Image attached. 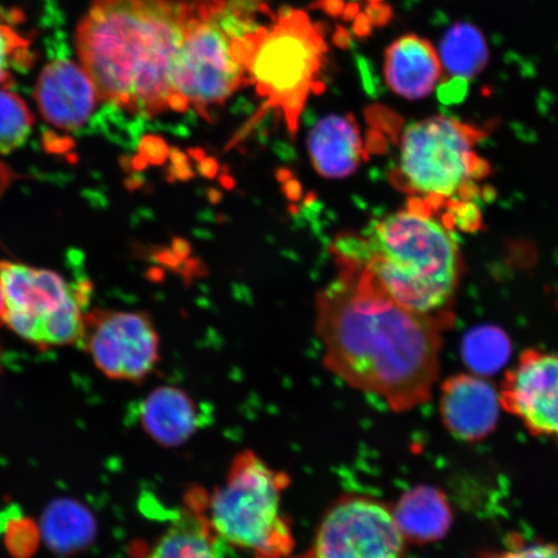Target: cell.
<instances>
[{
    "instance_id": "6da1fadb",
    "label": "cell",
    "mask_w": 558,
    "mask_h": 558,
    "mask_svg": "<svg viewBox=\"0 0 558 558\" xmlns=\"http://www.w3.org/2000/svg\"><path fill=\"white\" fill-rule=\"evenodd\" d=\"M316 330L326 368L349 387L380 397L395 413L430 400L444 330L364 277L339 269L317 298Z\"/></svg>"
},
{
    "instance_id": "7a4b0ae2",
    "label": "cell",
    "mask_w": 558,
    "mask_h": 558,
    "mask_svg": "<svg viewBox=\"0 0 558 558\" xmlns=\"http://www.w3.org/2000/svg\"><path fill=\"white\" fill-rule=\"evenodd\" d=\"M193 16V0H94L75 46L101 101L144 116L172 110V70Z\"/></svg>"
},
{
    "instance_id": "3957f363",
    "label": "cell",
    "mask_w": 558,
    "mask_h": 558,
    "mask_svg": "<svg viewBox=\"0 0 558 558\" xmlns=\"http://www.w3.org/2000/svg\"><path fill=\"white\" fill-rule=\"evenodd\" d=\"M339 269L351 270L396 303L448 329L462 259L444 219L411 199L402 211L375 222L366 234H347L332 244Z\"/></svg>"
},
{
    "instance_id": "277c9868",
    "label": "cell",
    "mask_w": 558,
    "mask_h": 558,
    "mask_svg": "<svg viewBox=\"0 0 558 558\" xmlns=\"http://www.w3.org/2000/svg\"><path fill=\"white\" fill-rule=\"evenodd\" d=\"M194 16L174 61L172 110L206 114L248 82L265 26L260 0H193Z\"/></svg>"
},
{
    "instance_id": "5b68a950",
    "label": "cell",
    "mask_w": 558,
    "mask_h": 558,
    "mask_svg": "<svg viewBox=\"0 0 558 558\" xmlns=\"http://www.w3.org/2000/svg\"><path fill=\"white\" fill-rule=\"evenodd\" d=\"M289 486L288 473L243 450L230 463L225 483L207 495L209 525L227 546L251 558H290L295 535L282 507Z\"/></svg>"
},
{
    "instance_id": "8992f818",
    "label": "cell",
    "mask_w": 558,
    "mask_h": 558,
    "mask_svg": "<svg viewBox=\"0 0 558 558\" xmlns=\"http://www.w3.org/2000/svg\"><path fill=\"white\" fill-rule=\"evenodd\" d=\"M483 135L472 125L444 116L409 125L395 183L434 213L446 205L469 204L488 170L477 151Z\"/></svg>"
},
{
    "instance_id": "52a82bcc",
    "label": "cell",
    "mask_w": 558,
    "mask_h": 558,
    "mask_svg": "<svg viewBox=\"0 0 558 558\" xmlns=\"http://www.w3.org/2000/svg\"><path fill=\"white\" fill-rule=\"evenodd\" d=\"M326 53L323 29L304 12L282 13L265 26L251 60L248 82L270 107L281 111L290 130L296 129L306 100L320 85Z\"/></svg>"
},
{
    "instance_id": "ba28073f",
    "label": "cell",
    "mask_w": 558,
    "mask_h": 558,
    "mask_svg": "<svg viewBox=\"0 0 558 558\" xmlns=\"http://www.w3.org/2000/svg\"><path fill=\"white\" fill-rule=\"evenodd\" d=\"M3 324L35 347L80 344L90 288L50 269L0 262Z\"/></svg>"
},
{
    "instance_id": "9c48e42d",
    "label": "cell",
    "mask_w": 558,
    "mask_h": 558,
    "mask_svg": "<svg viewBox=\"0 0 558 558\" xmlns=\"http://www.w3.org/2000/svg\"><path fill=\"white\" fill-rule=\"evenodd\" d=\"M407 539L392 508L362 495L341 497L327 509L311 546L290 558H404Z\"/></svg>"
},
{
    "instance_id": "30bf717a",
    "label": "cell",
    "mask_w": 558,
    "mask_h": 558,
    "mask_svg": "<svg viewBox=\"0 0 558 558\" xmlns=\"http://www.w3.org/2000/svg\"><path fill=\"white\" fill-rule=\"evenodd\" d=\"M80 344L111 380L143 381L160 361L159 335L145 312H87Z\"/></svg>"
},
{
    "instance_id": "8fae6325",
    "label": "cell",
    "mask_w": 558,
    "mask_h": 558,
    "mask_svg": "<svg viewBox=\"0 0 558 558\" xmlns=\"http://www.w3.org/2000/svg\"><path fill=\"white\" fill-rule=\"evenodd\" d=\"M501 409L536 437L558 442V354L529 349L500 384Z\"/></svg>"
},
{
    "instance_id": "7c38bea8",
    "label": "cell",
    "mask_w": 558,
    "mask_h": 558,
    "mask_svg": "<svg viewBox=\"0 0 558 558\" xmlns=\"http://www.w3.org/2000/svg\"><path fill=\"white\" fill-rule=\"evenodd\" d=\"M35 101L45 120L61 130H78L101 101L85 68L72 60H54L39 75Z\"/></svg>"
},
{
    "instance_id": "4fadbf2b",
    "label": "cell",
    "mask_w": 558,
    "mask_h": 558,
    "mask_svg": "<svg viewBox=\"0 0 558 558\" xmlns=\"http://www.w3.org/2000/svg\"><path fill=\"white\" fill-rule=\"evenodd\" d=\"M499 390L485 376L458 374L442 383L439 414L449 434L464 442L483 441L499 422Z\"/></svg>"
},
{
    "instance_id": "5bb4252c",
    "label": "cell",
    "mask_w": 558,
    "mask_h": 558,
    "mask_svg": "<svg viewBox=\"0 0 558 558\" xmlns=\"http://www.w3.org/2000/svg\"><path fill=\"white\" fill-rule=\"evenodd\" d=\"M384 76L395 94L421 100L434 93L442 76V64L429 40L409 34L387 48Z\"/></svg>"
},
{
    "instance_id": "9a60e30c",
    "label": "cell",
    "mask_w": 558,
    "mask_h": 558,
    "mask_svg": "<svg viewBox=\"0 0 558 558\" xmlns=\"http://www.w3.org/2000/svg\"><path fill=\"white\" fill-rule=\"evenodd\" d=\"M207 495H187L186 506L145 558H229L227 544L214 532L206 513Z\"/></svg>"
},
{
    "instance_id": "2e32d148",
    "label": "cell",
    "mask_w": 558,
    "mask_h": 558,
    "mask_svg": "<svg viewBox=\"0 0 558 558\" xmlns=\"http://www.w3.org/2000/svg\"><path fill=\"white\" fill-rule=\"evenodd\" d=\"M308 150L314 170L327 179L351 177L365 157L359 125L349 116H326L314 124Z\"/></svg>"
},
{
    "instance_id": "e0dca14e",
    "label": "cell",
    "mask_w": 558,
    "mask_h": 558,
    "mask_svg": "<svg viewBox=\"0 0 558 558\" xmlns=\"http://www.w3.org/2000/svg\"><path fill=\"white\" fill-rule=\"evenodd\" d=\"M392 512L403 538L416 544L444 539L453 520L445 493L427 485L404 493Z\"/></svg>"
},
{
    "instance_id": "ac0fdd59",
    "label": "cell",
    "mask_w": 558,
    "mask_h": 558,
    "mask_svg": "<svg viewBox=\"0 0 558 558\" xmlns=\"http://www.w3.org/2000/svg\"><path fill=\"white\" fill-rule=\"evenodd\" d=\"M143 427L162 446H179L187 441L198 428V410L184 390L162 387L148 396L140 411Z\"/></svg>"
},
{
    "instance_id": "d6986e66",
    "label": "cell",
    "mask_w": 558,
    "mask_h": 558,
    "mask_svg": "<svg viewBox=\"0 0 558 558\" xmlns=\"http://www.w3.org/2000/svg\"><path fill=\"white\" fill-rule=\"evenodd\" d=\"M439 60L453 78L465 82L473 78L483 72L488 60L484 34L469 23L451 26L439 46Z\"/></svg>"
},
{
    "instance_id": "ffe728a7",
    "label": "cell",
    "mask_w": 558,
    "mask_h": 558,
    "mask_svg": "<svg viewBox=\"0 0 558 558\" xmlns=\"http://www.w3.org/2000/svg\"><path fill=\"white\" fill-rule=\"evenodd\" d=\"M41 527L48 546L60 554L87 546L95 529L93 515L72 500L54 501L47 509Z\"/></svg>"
},
{
    "instance_id": "44dd1931",
    "label": "cell",
    "mask_w": 558,
    "mask_h": 558,
    "mask_svg": "<svg viewBox=\"0 0 558 558\" xmlns=\"http://www.w3.org/2000/svg\"><path fill=\"white\" fill-rule=\"evenodd\" d=\"M511 354V343L505 331L484 326L464 338L463 357L466 366L480 376L499 372Z\"/></svg>"
},
{
    "instance_id": "7402d4cb",
    "label": "cell",
    "mask_w": 558,
    "mask_h": 558,
    "mask_svg": "<svg viewBox=\"0 0 558 558\" xmlns=\"http://www.w3.org/2000/svg\"><path fill=\"white\" fill-rule=\"evenodd\" d=\"M33 125L34 117L26 102L9 88H0V156L24 145Z\"/></svg>"
},
{
    "instance_id": "603a6c76",
    "label": "cell",
    "mask_w": 558,
    "mask_h": 558,
    "mask_svg": "<svg viewBox=\"0 0 558 558\" xmlns=\"http://www.w3.org/2000/svg\"><path fill=\"white\" fill-rule=\"evenodd\" d=\"M316 5L332 17L352 23L360 37L388 23L392 12L386 0H316Z\"/></svg>"
},
{
    "instance_id": "cb8c5ba5",
    "label": "cell",
    "mask_w": 558,
    "mask_h": 558,
    "mask_svg": "<svg viewBox=\"0 0 558 558\" xmlns=\"http://www.w3.org/2000/svg\"><path fill=\"white\" fill-rule=\"evenodd\" d=\"M33 62L32 41L11 26L0 25V88H10L13 75Z\"/></svg>"
},
{
    "instance_id": "d4e9b609",
    "label": "cell",
    "mask_w": 558,
    "mask_h": 558,
    "mask_svg": "<svg viewBox=\"0 0 558 558\" xmlns=\"http://www.w3.org/2000/svg\"><path fill=\"white\" fill-rule=\"evenodd\" d=\"M481 558H558L556 543H523L515 538L509 539L508 548L487 553Z\"/></svg>"
},
{
    "instance_id": "484cf974",
    "label": "cell",
    "mask_w": 558,
    "mask_h": 558,
    "mask_svg": "<svg viewBox=\"0 0 558 558\" xmlns=\"http://www.w3.org/2000/svg\"><path fill=\"white\" fill-rule=\"evenodd\" d=\"M7 536H9V547L12 553L20 557L31 555L32 550L35 548V541H37L33 526L24 521L13 523Z\"/></svg>"
},
{
    "instance_id": "4316f807",
    "label": "cell",
    "mask_w": 558,
    "mask_h": 558,
    "mask_svg": "<svg viewBox=\"0 0 558 558\" xmlns=\"http://www.w3.org/2000/svg\"><path fill=\"white\" fill-rule=\"evenodd\" d=\"M3 313H4V299L2 288H0V325L3 324Z\"/></svg>"
},
{
    "instance_id": "83f0119b",
    "label": "cell",
    "mask_w": 558,
    "mask_h": 558,
    "mask_svg": "<svg viewBox=\"0 0 558 558\" xmlns=\"http://www.w3.org/2000/svg\"><path fill=\"white\" fill-rule=\"evenodd\" d=\"M0 372H2V352H0Z\"/></svg>"
}]
</instances>
